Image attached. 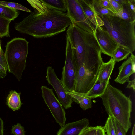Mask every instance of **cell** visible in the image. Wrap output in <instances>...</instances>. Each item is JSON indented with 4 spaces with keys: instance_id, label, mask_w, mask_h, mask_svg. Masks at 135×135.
I'll return each instance as SVG.
<instances>
[{
    "instance_id": "obj_1",
    "label": "cell",
    "mask_w": 135,
    "mask_h": 135,
    "mask_svg": "<svg viewBox=\"0 0 135 135\" xmlns=\"http://www.w3.org/2000/svg\"><path fill=\"white\" fill-rule=\"evenodd\" d=\"M34 11L20 22L15 29L37 38H47L62 32L71 24L66 13L48 7L42 0H28Z\"/></svg>"
},
{
    "instance_id": "obj_2",
    "label": "cell",
    "mask_w": 135,
    "mask_h": 135,
    "mask_svg": "<svg viewBox=\"0 0 135 135\" xmlns=\"http://www.w3.org/2000/svg\"><path fill=\"white\" fill-rule=\"evenodd\" d=\"M106 111L122 126L126 134L131 128L132 103L130 97L109 83L100 97Z\"/></svg>"
},
{
    "instance_id": "obj_3",
    "label": "cell",
    "mask_w": 135,
    "mask_h": 135,
    "mask_svg": "<svg viewBox=\"0 0 135 135\" xmlns=\"http://www.w3.org/2000/svg\"><path fill=\"white\" fill-rule=\"evenodd\" d=\"M99 17L103 23L101 27L111 35L119 46L132 53L135 50V22H129L115 16Z\"/></svg>"
},
{
    "instance_id": "obj_4",
    "label": "cell",
    "mask_w": 135,
    "mask_h": 135,
    "mask_svg": "<svg viewBox=\"0 0 135 135\" xmlns=\"http://www.w3.org/2000/svg\"><path fill=\"white\" fill-rule=\"evenodd\" d=\"M28 43L25 38L15 37L8 42L5 46L4 56L8 70L19 81L21 79L25 68Z\"/></svg>"
},
{
    "instance_id": "obj_5",
    "label": "cell",
    "mask_w": 135,
    "mask_h": 135,
    "mask_svg": "<svg viewBox=\"0 0 135 135\" xmlns=\"http://www.w3.org/2000/svg\"><path fill=\"white\" fill-rule=\"evenodd\" d=\"M66 38L65 60L61 81L66 92L74 91L76 79L75 62L71 44Z\"/></svg>"
},
{
    "instance_id": "obj_6",
    "label": "cell",
    "mask_w": 135,
    "mask_h": 135,
    "mask_svg": "<svg viewBox=\"0 0 135 135\" xmlns=\"http://www.w3.org/2000/svg\"><path fill=\"white\" fill-rule=\"evenodd\" d=\"M68 15L74 23L85 31L94 34L95 30L85 15L78 0H65Z\"/></svg>"
},
{
    "instance_id": "obj_7",
    "label": "cell",
    "mask_w": 135,
    "mask_h": 135,
    "mask_svg": "<svg viewBox=\"0 0 135 135\" xmlns=\"http://www.w3.org/2000/svg\"><path fill=\"white\" fill-rule=\"evenodd\" d=\"M41 89L44 100L56 121L61 127L63 126L66 120V113L62 104L55 96L52 89L44 86Z\"/></svg>"
},
{
    "instance_id": "obj_8",
    "label": "cell",
    "mask_w": 135,
    "mask_h": 135,
    "mask_svg": "<svg viewBox=\"0 0 135 135\" xmlns=\"http://www.w3.org/2000/svg\"><path fill=\"white\" fill-rule=\"evenodd\" d=\"M46 80L49 84L53 88L57 95L58 99L62 106L67 109L72 107V97L67 94L62 81L57 77L54 69L51 66L47 67Z\"/></svg>"
},
{
    "instance_id": "obj_9",
    "label": "cell",
    "mask_w": 135,
    "mask_h": 135,
    "mask_svg": "<svg viewBox=\"0 0 135 135\" xmlns=\"http://www.w3.org/2000/svg\"><path fill=\"white\" fill-rule=\"evenodd\" d=\"M94 35L99 45L102 53L113 58L119 45L115 40L105 30L98 26Z\"/></svg>"
},
{
    "instance_id": "obj_10",
    "label": "cell",
    "mask_w": 135,
    "mask_h": 135,
    "mask_svg": "<svg viewBox=\"0 0 135 135\" xmlns=\"http://www.w3.org/2000/svg\"><path fill=\"white\" fill-rule=\"evenodd\" d=\"M119 68V74L114 81L122 84L129 80L130 76L135 72V56L133 53Z\"/></svg>"
},
{
    "instance_id": "obj_11",
    "label": "cell",
    "mask_w": 135,
    "mask_h": 135,
    "mask_svg": "<svg viewBox=\"0 0 135 135\" xmlns=\"http://www.w3.org/2000/svg\"><path fill=\"white\" fill-rule=\"evenodd\" d=\"M89 124V120L86 118L68 123L61 127L57 135H80Z\"/></svg>"
},
{
    "instance_id": "obj_12",
    "label": "cell",
    "mask_w": 135,
    "mask_h": 135,
    "mask_svg": "<svg viewBox=\"0 0 135 135\" xmlns=\"http://www.w3.org/2000/svg\"><path fill=\"white\" fill-rule=\"evenodd\" d=\"M85 15L95 30L98 26L103 25V21L97 15L93 8V0H78Z\"/></svg>"
},
{
    "instance_id": "obj_13",
    "label": "cell",
    "mask_w": 135,
    "mask_h": 135,
    "mask_svg": "<svg viewBox=\"0 0 135 135\" xmlns=\"http://www.w3.org/2000/svg\"><path fill=\"white\" fill-rule=\"evenodd\" d=\"M115 62L112 57L107 62H103L100 66L97 80L101 82H109Z\"/></svg>"
},
{
    "instance_id": "obj_14",
    "label": "cell",
    "mask_w": 135,
    "mask_h": 135,
    "mask_svg": "<svg viewBox=\"0 0 135 135\" xmlns=\"http://www.w3.org/2000/svg\"><path fill=\"white\" fill-rule=\"evenodd\" d=\"M66 93L72 97L73 100L79 104L83 110H85L91 108L92 99L86 97L85 94L74 91Z\"/></svg>"
},
{
    "instance_id": "obj_15",
    "label": "cell",
    "mask_w": 135,
    "mask_h": 135,
    "mask_svg": "<svg viewBox=\"0 0 135 135\" xmlns=\"http://www.w3.org/2000/svg\"><path fill=\"white\" fill-rule=\"evenodd\" d=\"M110 82H101L97 80L92 88L87 93L85 96L91 99L100 97L104 93L108 84Z\"/></svg>"
},
{
    "instance_id": "obj_16",
    "label": "cell",
    "mask_w": 135,
    "mask_h": 135,
    "mask_svg": "<svg viewBox=\"0 0 135 135\" xmlns=\"http://www.w3.org/2000/svg\"><path fill=\"white\" fill-rule=\"evenodd\" d=\"M21 94V93L12 91L7 97V104L13 111L18 110L22 104L20 97Z\"/></svg>"
},
{
    "instance_id": "obj_17",
    "label": "cell",
    "mask_w": 135,
    "mask_h": 135,
    "mask_svg": "<svg viewBox=\"0 0 135 135\" xmlns=\"http://www.w3.org/2000/svg\"><path fill=\"white\" fill-rule=\"evenodd\" d=\"M20 14L19 11L8 6L0 4V16L11 21L18 17Z\"/></svg>"
},
{
    "instance_id": "obj_18",
    "label": "cell",
    "mask_w": 135,
    "mask_h": 135,
    "mask_svg": "<svg viewBox=\"0 0 135 135\" xmlns=\"http://www.w3.org/2000/svg\"><path fill=\"white\" fill-rule=\"evenodd\" d=\"M116 16L129 22H135V11L129 7L127 0L126 4L123 7L122 11Z\"/></svg>"
},
{
    "instance_id": "obj_19",
    "label": "cell",
    "mask_w": 135,
    "mask_h": 135,
    "mask_svg": "<svg viewBox=\"0 0 135 135\" xmlns=\"http://www.w3.org/2000/svg\"><path fill=\"white\" fill-rule=\"evenodd\" d=\"M49 8L62 12L67 11L65 0H42Z\"/></svg>"
},
{
    "instance_id": "obj_20",
    "label": "cell",
    "mask_w": 135,
    "mask_h": 135,
    "mask_svg": "<svg viewBox=\"0 0 135 135\" xmlns=\"http://www.w3.org/2000/svg\"><path fill=\"white\" fill-rule=\"evenodd\" d=\"M132 53L127 49L119 46L115 51L112 58L116 62L126 59Z\"/></svg>"
},
{
    "instance_id": "obj_21",
    "label": "cell",
    "mask_w": 135,
    "mask_h": 135,
    "mask_svg": "<svg viewBox=\"0 0 135 135\" xmlns=\"http://www.w3.org/2000/svg\"><path fill=\"white\" fill-rule=\"evenodd\" d=\"M11 21L0 16V38L10 37L9 26Z\"/></svg>"
},
{
    "instance_id": "obj_22",
    "label": "cell",
    "mask_w": 135,
    "mask_h": 135,
    "mask_svg": "<svg viewBox=\"0 0 135 135\" xmlns=\"http://www.w3.org/2000/svg\"><path fill=\"white\" fill-rule=\"evenodd\" d=\"M93 5L94 10L99 16L106 15L115 16L112 12L100 5L96 0H93Z\"/></svg>"
},
{
    "instance_id": "obj_23",
    "label": "cell",
    "mask_w": 135,
    "mask_h": 135,
    "mask_svg": "<svg viewBox=\"0 0 135 135\" xmlns=\"http://www.w3.org/2000/svg\"><path fill=\"white\" fill-rule=\"evenodd\" d=\"M103 128L106 132V135H116L114 119L111 116L108 115Z\"/></svg>"
},
{
    "instance_id": "obj_24",
    "label": "cell",
    "mask_w": 135,
    "mask_h": 135,
    "mask_svg": "<svg viewBox=\"0 0 135 135\" xmlns=\"http://www.w3.org/2000/svg\"><path fill=\"white\" fill-rule=\"evenodd\" d=\"M0 4L8 6L12 9L31 12L30 10L21 4L13 2L0 1Z\"/></svg>"
},
{
    "instance_id": "obj_25",
    "label": "cell",
    "mask_w": 135,
    "mask_h": 135,
    "mask_svg": "<svg viewBox=\"0 0 135 135\" xmlns=\"http://www.w3.org/2000/svg\"><path fill=\"white\" fill-rule=\"evenodd\" d=\"M11 133L14 135H25V131L23 127L19 123L12 126Z\"/></svg>"
},
{
    "instance_id": "obj_26",
    "label": "cell",
    "mask_w": 135,
    "mask_h": 135,
    "mask_svg": "<svg viewBox=\"0 0 135 135\" xmlns=\"http://www.w3.org/2000/svg\"><path fill=\"white\" fill-rule=\"evenodd\" d=\"M98 126H88L80 135H96Z\"/></svg>"
},
{
    "instance_id": "obj_27",
    "label": "cell",
    "mask_w": 135,
    "mask_h": 135,
    "mask_svg": "<svg viewBox=\"0 0 135 135\" xmlns=\"http://www.w3.org/2000/svg\"><path fill=\"white\" fill-rule=\"evenodd\" d=\"M115 14V16L119 14L122 11L121 7L115 0H108Z\"/></svg>"
},
{
    "instance_id": "obj_28",
    "label": "cell",
    "mask_w": 135,
    "mask_h": 135,
    "mask_svg": "<svg viewBox=\"0 0 135 135\" xmlns=\"http://www.w3.org/2000/svg\"><path fill=\"white\" fill-rule=\"evenodd\" d=\"M113 119L116 135H126L124 128L118 122Z\"/></svg>"
},
{
    "instance_id": "obj_29",
    "label": "cell",
    "mask_w": 135,
    "mask_h": 135,
    "mask_svg": "<svg viewBox=\"0 0 135 135\" xmlns=\"http://www.w3.org/2000/svg\"><path fill=\"white\" fill-rule=\"evenodd\" d=\"M96 1L100 5L112 12L115 16V13L108 0H96Z\"/></svg>"
},
{
    "instance_id": "obj_30",
    "label": "cell",
    "mask_w": 135,
    "mask_h": 135,
    "mask_svg": "<svg viewBox=\"0 0 135 135\" xmlns=\"http://www.w3.org/2000/svg\"><path fill=\"white\" fill-rule=\"evenodd\" d=\"M0 64L7 71L8 66L5 58L4 53L2 50L0 51Z\"/></svg>"
},
{
    "instance_id": "obj_31",
    "label": "cell",
    "mask_w": 135,
    "mask_h": 135,
    "mask_svg": "<svg viewBox=\"0 0 135 135\" xmlns=\"http://www.w3.org/2000/svg\"><path fill=\"white\" fill-rule=\"evenodd\" d=\"M7 71L0 64V78H4L7 75Z\"/></svg>"
},
{
    "instance_id": "obj_32",
    "label": "cell",
    "mask_w": 135,
    "mask_h": 135,
    "mask_svg": "<svg viewBox=\"0 0 135 135\" xmlns=\"http://www.w3.org/2000/svg\"><path fill=\"white\" fill-rule=\"evenodd\" d=\"M96 135H105L103 127L101 126H98Z\"/></svg>"
},
{
    "instance_id": "obj_33",
    "label": "cell",
    "mask_w": 135,
    "mask_h": 135,
    "mask_svg": "<svg viewBox=\"0 0 135 135\" xmlns=\"http://www.w3.org/2000/svg\"><path fill=\"white\" fill-rule=\"evenodd\" d=\"M128 84L126 86V88H132L134 90L135 89V78L132 80H129L128 82Z\"/></svg>"
},
{
    "instance_id": "obj_34",
    "label": "cell",
    "mask_w": 135,
    "mask_h": 135,
    "mask_svg": "<svg viewBox=\"0 0 135 135\" xmlns=\"http://www.w3.org/2000/svg\"><path fill=\"white\" fill-rule=\"evenodd\" d=\"M3 122L0 117V135H3Z\"/></svg>"
},
{
    "instance_id": "obj_35",
    "label": "cell",
    "mask_w": 135,
    "mask_h": 135,
    "mask_svg": "<svg viewBox=\"0 0 135 135\" xmlns=\"http://www.w3.org/2000/svg\"><path fill=\"white\" fill-rule=\"evenodd\" d=\"M121 7H123L126 4V0H115Z\"/></svg>"
},
{
    "instance_id": "obj_36",
    "label": "cell",
    "mask_w": 135,
    "mask_h": 135,
    "mask_svg": "<svg viewBox=\"0 0 135 135\" xmlns=\"http://www.w3.org/2000/svg\"><path fill=\"white\" fill-rule=\"evenodd\" d=\"M131 135H135V124L134 125L133 127L132 131V132Z\"/></svg>"
},
{
    "instance_id": "obj_37",
    "label": "cell",
    "mask_w": 135,
    "mask_h": 135,
    "mask_svg": "<svg viewBox=\"0 0 135 135\" xmlns=\"http://www.w3.org/2000/svg\"><path fill=\"white\" fill-rule=\"evenodd\" d=\"M2 49L1 47V44L0 42V51H1L2 50Z\"/></svg>"
}]
</instances>
